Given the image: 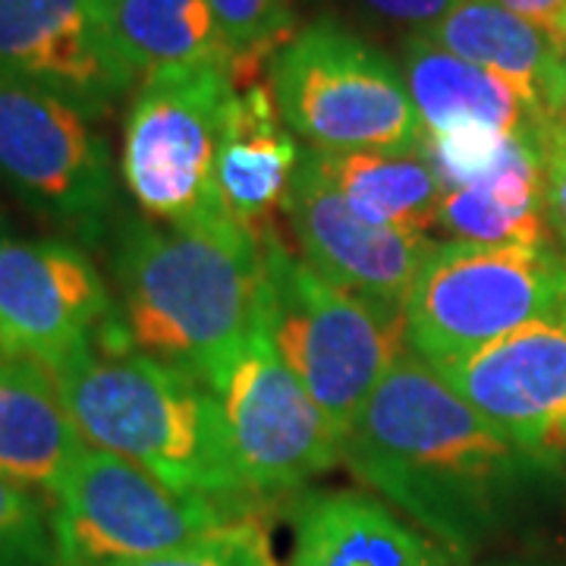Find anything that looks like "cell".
<instances>
[{
    "instance_id": "6da1fadb",
    "label": "cell",
    "mask_w": 566,
    "mask_h": 566,
    "mask_svg": "<svg viewBox=\"0 0 566 566\" xmlns=\"http://www.w3.org/2000/svg\"><path fill=\"white\" fill-rule=\"evenodd\" d=\"M344 463L450 554H472L510 491L542 465L406 353L353 419Z\"/></svg>"
},
{
    "instance_id": "7a4b0ae2",
    "label": "cell",
    "mask_w": 566,
    "mask_h": 566,
    "mask_svg": "<svg viewBox=\"0 0 566 566\" xmlns=\"http://www.w3.org/2000/svg\"><path fill=\"white\" fill-rule=\"evenodd\" d=\"M111 268L126 340L208 385L268 327L264 245L233 218H129L117 230Z\"/></svg>"
},
{
    "instance_id": "3957f363",
    "label": "cell",
    "mask_w": 566,
    "mask_h": 566,
    "mask_svg": "<svg viewBox=\"0 0 566 566\" xmlns=\"http://www.w3.org/2000/svg\"><path fill=\"white\" fill-rule=\"evenodd\" d=\"M88 447L139 465L167 488L227 504H264L237 472L227 416L199 375L102 340L54 371Z\"/></svg>"
},
{
    "instance_id": "277c9868",
    "label": "cell",
    "mask_w": 566,
    "mask_h": 566,
    "mask_svg": "<svg viewBox=\"0 0 566 566\" xmlns=\"http://www.w3.org/2000/svg\"><path fill=\"white\" fill-rule=\"evenodd\" d=\"M268 334L283 363L312 394L327 422L346 431L368 394L406 356V318L365 303L322 277L312 264L268 233Z\"/></svg>"
},
{
    "instance_id": "5b68a950",
    "label": "cell",
    "mask_w": 566,
    "mask_h": 566,
    "mask_svg": "<svg viewBox=\"0 0 566 566\" xmlns=\"http://www.w3.org/2000/svg\"><path fill=\"white\" fill-rule=\"evenodd\" d=\"M412 353L450 363L532 322H566V255L557 245L434 243L403 308Z\"/></svg>"
},
{
    "instance_id": "8992f818",
    "label": "cell",
    "mask_w": 566,
    "mask_h": 566,
    "mask_svg": "<svg viewBox=\"0 0 566 566\" xmlns=\"http://www.w3.org/2000/svg\"><path fill=\"white\" fill-rule=\"evenodd\" d=\"M268 70L286 129L312 151H403L422 142V123L400 70L340 22L305 25Z\"/></svg>"
},
{
    "instance_id": "52a82bcc",
    "label": "cell",
    "mask_w": 566,
    "mask_h": 566,
    "mask_svg": "<svg viewBox=\"0 0 566 566\" xmlns=\"http://www.w3.org/2000/svg\"><path fill=\"white\" fill-rule=\"evenodd\" d=\"M259 510L262 504L180 494L139 465L85 447L54 491V566H98L202 545Z\"/></svg>"
},
{
    "instance_id": "ba28073f",
    "label": "cell",
    "mask_w": 566,
    "mask_h": 566,
    "mask_svg": "<svg viewBox=\"0 0 566 566\" xmlns=\"http://www.w3.org/2000/svg\"><path fill=\"white\" fill-rule=\"evenodd\" d=\"M237 85L227 66H192L139 85L123 126L120 174L145 218H230L218 199V151Z\"/></svg>"
},
{
    "instance_id": "9c48e42d",
    "label": "cell",
    "mask_w": 566,
    "mask_h": 566,
    "mask_svg": "<svg viewBox=\"0 0 566 566\" xmlns=\"http://www.w3.org/2000/svg\"><path fill=\"white\" fill-rule=\"evenodd\" d=\"M211 390L223 406L237 472L252 497L274 501L344 463V434L283 363L268 327L230 356Z\"/></svg>"
},
{
    "instance_id": "30bf717a",
    "label": "cell",
    "mask_w": 566,
    "mask_h": 566,
    "mask_svg": "<svg viewBox=\"0 0 566 566\" xmlns=\"http://www.w3.org/2000/svg\"><path fill=\"white\" fill-rule=\"evenodd\" d=\"M0 177L41 218L88 240L114 211V164L95 117L54 92L3 76Z\"/></svg>"
},
{
    "instance_id": "8fae6325",
    "label": "cell",
    "mask_w": 566,
    "mask_h": 566,
    "mask_svg": "<svg viewBox=\"0 0 566 566\" xmlns=\"http://www.w3.org/2000/svg\"><path fill=\"white\" fill-rule=\"evenodd\" d=\"M126 337L117 303L92 255L66 240L0 243V353L51 375L98 346Z\"/></svg>"
},
{
    "instance_id": "7c38bea8",
    "label": "cell",
    "mask_w": 566,
    "mask_h": 566,
    "mask_svg": "<svg viewBox=\"0 0 566 566\" xmlns=\"http://www.w3.org/2000/svg\"><path fill=\"white\" fill-rule=\"evenodd\" d=\"M431 368L535 463L564 460L566 322H532Z\"/></svg>"
},
{
    "instance_id": "4fadbf2b",
    "label": "cell",
    "mask_w": 566,
    "mask_h": 566,
    "mask_svg": "<svg viewBox=\"0 0 566 566\" xmlns=\"http://www.w3.org/2000/svg\"><path fill=\"white\" fill-rule=\"evenodd\" d=\"M0 76L54 92L95 120L139 88L98 0H0Z\"/></svg>"
},
{
    "instance_id": "5bb4252c",
    "label": "cell",
    "mask_w": 566,
    "mask_h": 566,
    "mask_svg": "<svg viewBox=\"0 0 566 566\" xmlns=\"http://www.w3.org/2000/svg\"><path fill=\"white\" fill-rule=\"evenodd\" d=\"M303 259L322 277L365 303L403 315L431 240L412 230L363 221L305 155L283 202Z\"/></svg>"
},
{
    "instance_id": "9a60e30c",
    "label": "cell",
    "mask_w": 566,
    "mask_h": 566,
    "mask_svg": "<svg viewBox=\"0 0 566 566\" xmlns=\"http://www.w3.org/2000/svg\"><path fill=\"white\" fill-rule=\"evenodd\" d=\"M406 85L422 123V136L453 129H494L532 136L545 151V98L501 73L469 63L419 32L403 44Z\"/></svg>"
},
{
    "instance_id": "2e32d148",
    "label": "cell",
    "mask_w": 566,
    "mask_h": 566,
    "mask_svg": "<svg viewBox=\"0 0 566 566\" xmlns=\"http://www.w3.org/2000/svg\"><path fill=\"white\" fill-rule=\"evenodd\" d=\"M281 120L271 85L252 82L237 88L218 151L214 180L221 208L259 240L274 233V214L303 164L296 139Z\"/></svg>"
},
{
    "instance_id": "e0dca14e",
    "label": "cell",
    "mask_w": 566,
    "mask_h": 566,
    "mask_svg": "<svg viewBox=\"0 0 566 566\" xmlns=\"http://www.w3.org/2000/svg\"><path fill=\"white\" fill-rule=\"evenodd\" d=\"M290 566H441V557L381 501L356 491H318L293 510Z\"/></svg>"
},
{
    "instance_id": "ac0fdd59",
    "label": "cell",
    "mask_w": 566,
    "mask_h": 566,
    "mask_svg": "<svg viewBox=\"0 0 566 566\" xmlns=\"http://www.w3.org/2000/svg\"><path fill=\"white\" fill-rule=\"evenodd\" d=\"M85 438L66 412L57 381L29 359L0 363V479L54 497Z\"/></svg>"
},
{
    "instance_id": "d6986e66",
    "label": "cell",
    "mask_w": 566,
    "mask_h": 566,
    "mask_svg": "<svg viewBox=\"0 0 566 566\" xmlns=\"http://www.w3.org/2000/svg\"><path fill=\"white\" fill-rule=\"evenodd\" d=\"M547 161L532 136H510L501 161L482 180L444 192L438 227L482 245H554L545 211Z\"/></svg>"
},
{
    "instance_id": "ffe728a7",
    "label": "cell",
    "mask_w": 566,
    "mask_h": 566,
    "mask_svg": "<svg viewBox=\"0 0 566 566\" xmlns=\"http://www.w3.org/2000/svg\"><path fill=\"white\" fill-rule=\"evenodd\" d=\"M107 39L136 82L192 70L227 66L230 48L208 0H98Z\"/></svg>"
},
{
    "instance_id": "44dd1931",
    "label": "cell",
    "mask_w": 566,
    "mask_h": 566,
    "mask_svg": "<svg viewBox=\"0 0 566 566\" xmlns=\"http://www.w3.org/2000/svg\"><path fill=\"white\" fill-rule=\"evenodd\" d=\"M308 158L363 221L412 233L438 227L444 182L419 145L403 151H308Z\"/></svg>"
},
{
    "instance_id": "7402d4cb",
    "label": "cell",
    "mask_w": 566,
    "mask_h": 566,
    "mask_svg": "<svg viewBox=\"0 0 566 566\" xmlns=\"http://www.w3.org/2000/svg\"><path fill=\"white\" fill-rule=\"evenodd\" d=\"M416 32L463 61L526 85L542 98L547 80L564 57L542 25L523 20L497 0H460L444 20Z\"/></svg>"
},
{
    "instance_id": "603a6c76",
    "label": "cell",
    "mask_w": 566,
    "mask_h": 566,
    "mask_svg": "<svg viewBox=\"0 0 566 566\" xmlns=\"http://www.w3.org/2000/svg\"><path fill=\"white\" fill-rule=\"evenodd\" d=\"M221 35L230 48V76L237 88L259 82L262 63L293 39L296 10L293 0H208Z\"/></svg>"
},
{
    "instance_id": "cb8c5ba5",
    "label": "cell",
    "mask_w": 566,
    "mask_h": 566,
    "mask_svg": "<svg viewBox=\"0 0 566 566\" xmlns=\"http://www.w3.org/2000/svg\"><path fill=\"white\" fill-rule=\"evenodd\" d=\"M54 526L35 491L0 479V566H54Z\"/></svg>"
},
{
    "instance_id": "d4e9b609",
    "label": "cell",
    "mask_w": 566,
    "mask_h": 566,
    "mask_svg": "<svg viewBox=\"0 0 566 566\" xmlns=\"http://www.w3.org/2000/svg\"><path fill=\"white\" fill-rule=\"evenodd\" d=\"M98 566H281L268 542V528L262 516L243 520L221 535L208 538L202 545L136 557V560H114Z\"/></svg>"
},
{
    "instance_id": "484cf974",
    "label": "cell",
    "mask_w": 566,
    "mask_h": 566,
    "mask_svg": "<svg viewBox=\"0 0 566 566\" xmlns=\"http://www.w3.org/2000/svg\"><path fill=\"white\" fill-rule=\"evenodd\" d=\"M547 177H545V211L554 243L564 245L566 255V139L554 136L545 145Z\"/></svg>"
},
{
    "instance_id": "4316f807",
    "label": "cell",
    "mask_w": 566,
    "mask_h": 566,
    "mask_svg": "<svg viewBox=\"0 0 566 566\" xmlns=\"http://www.w3.org/2000/svg\"><path fill=\"white\" fill-rule=\"evenodd\" d=\"M363 3L387 20L412 22L419 29H428L438 20H444L460 0H363Z\"/></svg>"
},
{
    "instance_id": "83f0119b",
    "label": "cell",
    "mask_w": 566,
    "mask_h": 566,
    "mask_svg": "<svg viewBox=\"0 0 566 566\" xmlns=\"http://www.w3.org/2000/svg\"><path fill=\"white\" fill-rule=\"evenodd\" d=\"M545 111H547V139L564 136L566 139V54L557 63L554 76L545 85Z\"/></svg>"
},
{
    "instance_id": "f1b7e54d",
    "label": "cell",
    "mask_w": 566,
    "mask_h": 566,
    "mask_svg": "<svg viewBox=\"0 0 566 566\" xmlns=\"http://www.w3.org/2000/svg\"><path fill=\"white\" fill-rule=\"evenodd\" d=\"M497 3H504L506 10L520 13L523 20L542 25L547 35H551V29L557 25V20L564 17L566 10V0H497Z\"/></svg>"
},
{
    "instance_id": "f546056e",
    "label": "cell",
    "mask_w": 566,
    "mask_h": 566,
    "mask_svg": "<svg viewBox=\"0 0 566 566\" xmlns=\"http://www.w3.org/2000/svg\"><path fill=\"white\" fill-rule=\"evenodd\" d=\"M551 39H554V44L560 48V54H566V10H564V17L557 20V25L551 29Z\"/></svg>"
},
{
    "instance_id": "4dcf8cb0",
    "label": "cell",
    "mask_w": 566,
    "mask_h": 566,
    "mask_svg": "<svg viewBox=\"0 0 566 566\" xmlns=\"http://www.w3.org/2000/svg\"><path fill=\"white\" fill-rule=\"evenodd\" d=\"M7 240V221H3V214H0V243Z\"/></svg>"
},
{
    "instance_id": "1f68e13d",
    "label": "cell",
    "mask_w": 566,
    "mask_h": 566,
    "mask_svg": "<svg viewBox=\"0 0 566 566\" xmlns=\"http://www.w3.org/2000/svg\"><path fill=\"white\" fill-rule=\"evenodd\" d=\"M0 363H3V353H0Z\"/></svg>"
}]
</instances>
